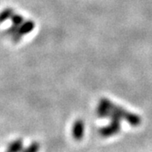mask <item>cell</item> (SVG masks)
I'll list each match as a JSON object with an SVG mask.
<instances>
[{
    "label": "cell",
    "instance_id": "cell-1",
    "mask_svg": "<svg viewBox=\"0 0 152 152\" xmlns=\"http://www.w3.org/2000/svg\"><path fill=\"white\" fill-rule=\"evenodd\" d=\"M35 28V23L32 20H26L24 21L19 26V33L20 35H26L28 33L31 32Z\"/></svg>",
    "mask_w": 152,
    "mask_h": 152
},
{
    "label": "cell",
    "instance_id": "cell-2",
    "mask_svg": "<svg viewBox=\"0 0 152 152\" xmlns=\"http://www.w3.org/2000/svg\"><path fill=\"white\" fill-rule=\"evenodd\" d=\"M83 134V124L81 121H77L73 128V135L76 140H80Z\"/></svg>",
    "mask_w": 152,
    "mask_h": 152
},
{
    "label": "cell",
    "instance_id": "cell-3",
    "mask_svg": "<svg viewBox=\"0 0 152 152\" xmlns=\"http://www.w3.org/2000/svg\"><path fill=\"white\" fill-rule=\"evenodd\" d=\"M20 151H23V141L21 140H17L12 142L7 148V151L15 152Z\"/></svg>",
    "mask_w": 152,
    "mask_h": 152
},
{
    "label": "cell",
    "instance_id": "cell-4",
    "mask_svg": "<svg viewBox=\"0 0 152 152\" xmlns=\"http://www.w3.org/2000/svg\"><path fill=\"white\" fill-rule=\"evenodd\" d=\"M13 15H14V10L11 8H7L3 11H1L0 12V24L10 19Z\"/></svg>",
    "mask_w": 152,
    "mask_h": 152
},
{
    "label": "cell",
    "instance_id": "cell-5",
    "mask_svg": "<svg viewBox=\"0 0 152 152\" xmlns=\"http://www.w3.org/2000/svg\"><path fill=\"white\" fill-rule=\"evenodd\" d=\"M11 20H12V23H13V25H15V26H20V25H21L23 22L25 21V20H24V17L20 15H13L12 16H11Z\"/></svg>",
    "mask_w": 152,
    "mask_h": 152
},
{
    "label": "cell",
    "instance_id": "cell-6",
    "mask_svg": "<svg viewBox=\"0 0 152 152\" xmlns=\"http://www.w3.org/2000/svg\"><path fill=\"white\" fill-rule=\"evenodd\" d=\"M40 150V145L37 142H33L27 148L24 149L23 151L26 152H36Z\"/></svg>",
    "mask_w": 152,
    "mask_h": 152
},
{
    "label": "cell",
    "instance_id": "cell-7",
    "mask_svg": "<svg viewBox=\"0 0 152 152\" xmlns=\"http://www.w3.org/2000/svg\"><path fill=\"white\" fill-rule=\"evenodd\" d=\"M18 31H19V26H15V25H13L12 26H10V27L8 28V29L6 30L5 33L6 34H8V35L13 36V35L16 34Z\"/></svg>",
    "mask_w": 152,
    "mask_h": 152
}]
</instances>
